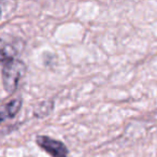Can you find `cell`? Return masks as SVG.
<instances>
[{"mask_svg": "<svg viewBox=\"0 0 157 157\" xmlns=\"http://www.w3.org/2000/svg\"><path fill=\"white\" fill-rule=\"evenodd\" d=\"M17 51L11 44L1 45V78L2 85L8 94H13L26 73L24 61L16 58Z\"/></svg>", "mask_w": 157, "mask_h": 157, "instance_id": "cell-1", "label": "cell"}, {"mask_svg": "<svg viewBox=\"0 0 157 157\" xmlns=\"http://www.w3.org/2000/svg\"><path fill=\"white\" fill-rule=\"evenodd\" d=\"M37 144L45 151L52 157H68L69 150L67 146L59 140H55L48 136H38L36 139Z\"/></svg>", "mask_w": 157, "mask_h": 157, "instance_id": "cell-2", "label": "cell"}, {"mask_svg": "<svg viewBox=\"0 0 157 157\" xmlns=\"http://www.w3.org/2000/svg\"><path fill=\"white\" fill-rule=\"evenodd\" d=\"M21 108H22V99L21 98L12 99L9 102L5 103L1 108V112H0L1 121L6 122L7 120H11V118L15 117L20 112Z\"/></svg>", "mask_w": 157, "mask_h": 157, "instance_id": "cell-3", "label": "cell"}]
</instances>
